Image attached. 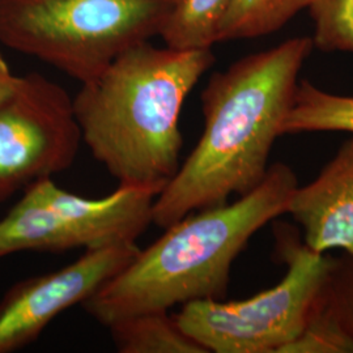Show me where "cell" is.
I'll return each mask as SVG.
<instances>
[{
	"label": "cell",
	"instance_id": "cell-1",
	"mask_svg": "<svg viewBox=\"0 0 353 353\" xmlns=\"http://www.w3.org/2000/svg\"><path fill=\"white\" fill-rule=\"evenodd\" d=\"M313 48L312 38H292L210 77L202 92V135L154 199L152 224L165 229L232 195H245L263 181Z\"/></svg>",
	"mask_w": 353,
	"mask_h": 353
},
{
	"label": "cell",
	"instance_id": "cell-2",
	"mask_svg": "<svg viewBox=\"0 0 353 353\" xmlns=\"http://www.w3.org/2000/svg\"><path fill=\"white\" fill-rule=\"evenodd\" d=\"M214 63L211 49L143 42L119 55L74 97L81 138L118 186L164 190L181 163L179 115Z\"/></svg>",
	"mask_w": 353,
	"mask_h": 353
},
{
	"label": "cell",
	"instance_id": "cell-3",
	"mask_svg": "<svg viewBox=\"0 0 353 353\" xmlns=\"http://www.w3.org/2000/svg\"><path fill=\"white\" fill-rule=\"evenodd\" d=\"M297 186L288 165L270 166L263 181L236 202L191 212L165 228L81 306L108 327L134 314L224 300L234 259L259 229L287 214Z\"/></svg>",
	"mask_w": 353,
	"mask_h": 353
},
{
	"label": "cell",
	"instance_id": "cell-4",
	"mask_svg": "<svg viewBox=\"0 0 353 353\" xmlns=\"http://www.w3.org/2000/svg\"><path fill=\"white\" fill-rule=\"evenodd\" d=\"M176 0H0V42L80 84L160 36Z\"/></svg>",
	"mask_w": 353,
	"mask_h": 353
},
{
	"label": "cell",
	"instance_id": "cell-5",
	"mask_svg": "<svg viewBox=\"0 0 353 353\" xmlns=\"http://www.w3.org/2000/svg\"><path fill=\"white\" fill-rule=\"evenodd\" d=\"M287 274L270 290L240 301L181 305L178 326L207 352L281 353L306 326L322 299L334 259L278 234Z\"/></svg>",
	"mask_w": 353,
	"mask_h": 353
},
{
	"label": "cell",
	"instance_id": "cell-6",
	"mask_svg": "<svg viewBox=\"0 0 353 353\" xmlns=\"http://www.w3.org/2000/svg\"><path fill=\"white\" fill-rule=\"evenodd\" d=\"M161 191L118 186L105 198L88 199L61 189L51 178L37 181L0 220V258L137 242L152 224L153 203Z\"/></svg>",
	"mask_w": 353,
	"mask_h": 353
},
{
	"label": "cell",
	"instance_id": "cell-7",
	"mask_svg": "<svg viewBox=\"0 0 353 353\" xmlns=\"http://www.w3.org/2000/svg\"><path fill=\"white\" fill-rule=\"evenodd\" d=\"M81 141L65 89L38 72L19 76L11 97L0 105V203L70 169Z\"/></svg>",
	"mask_w": 353,
	"mask_h": 353
},
{
	"label": "cell",
	"instance_id": "cell-8",
	"mask_svg": "<svg viewBox=\"0 0 353 353\" xmlns=\"http://www.w3.org/2000/svg\"><path fill=\"white\" fill-rule=\"evenodd\" d=\"M137 242L89 249L75 262L14 284L0 301V353L21 350L64 310L84 303L138 255Z\"/></svg>",
	"mask_w": 353,
	"mask_h": 353
},
{
	"label": "cell",
	"instance_id": "cell-9",
	"mask_svg": "<svg viewBox=\"0 0 353 353\" xmlns=\"http://www.w3.org/2000/svg\"><path fill=\"white\" fill-rule=\"evenodd\" d=\"M287 214L301 224L310 250L341 249L353 255V139L341 145L313 182L297 186Z\"/></svg>",
	"mask_w": 353,
	"mask_h": 353
},
{
	"label": "cell",
	"instance_id": "cell-10",
	"mask_svg": "<svg viewBox=\"0 0 353 353\" xmlns=\"http://www.w3.org/2000/svg\"><path fill=\"white\" fill-rule=\"evenodd\" d=\"M108 330L121 353H207L182 331L169 310L126 316L110 323Z\"/></svg>",
	"mask_w": 353,
	"mask_h": 353
},
{
	"label": "cell",
	"instance_id": "cell-11",
	"mask_svg": "<svg viewBox=\"0 0 353 353\" xmlns=\"http://www.w3.org/2000/svg\"><path fill=\"white\" fill-rule=\"evenodd\" d=\"M314 131L353 134V97L328 93L303 80L296 89L293 106L283 122L281 134Z\"/></svg>",
	"mask_w": 353,
	"mask_h": 353
},
{
	"label": "cell",
	"instance_id": "cell-12",
	"mask_svg": "<svg viewBox=\"0 0 353 353\" xmlns=\"http://www.w3.org/2000/svg\"><path fill=\"white\" fill-rule=\"evenodd\" d=\"M310 0H232L217 28V42L272 34Z\"/></svg>",
	"mask_w": 353,
	"mask_h": 353
},
{
	"label": "cell",
	"instance_id": "cell-13",
	"mask_svg": "<svg viewBox=\"0 0 353 353\" xmlns=\"http://www.w3.org/2000/svg\"><path fill=\"white\" fill-rule=\"evenodd\" d=\"M232 0H176L160 33L165 46L178 50L211 49Z\"/></svg>",
	"mask_w": 353,
	"mask_h": 353
},
{
	"label": "cell",
	"instance_id": "cell-14",
	"mask_svg": "<svg viewBox=\"0 0 353 353\" xmlns=\"http://www.w3.org/2000/svg\"><path fill=\"white\" fill-rule=\"evenodd\" d=\"M281 353H353V336L326 299V290L301 334Z\"/></svg>",
	"mask_w": 353,
	"mask_h": 353
},
{
	"label": "cell",
	"instance_id": "cell-15",
	"mask_svg": "<svg viewBox=\"0 0 353 353\" xmlns=\"http://www.w3.org/2000/svg\"><path fill=\"white\" fill-rule=\"evenodd\" d=\"M307 10L316 23V48L353 52V0H310Z\"/></svg>",
	"mask_w": 353,
	"mask_h": 353
},
{
	"label": "cell",
	"instance_id": "cell-16",
	"mask_svg": "<svg viewBox=\"0 0 353 353\" xmlns=\"http://www.w3.org/2000/svg\"><path fill=\"white\" fill-rule=\"evenodd\" d=\"M326 299L353 336V255L334 259Z\"/></svg>",
	"mask_w": 353,
	"mask_h": 353
},
{
	"label": "cell",
	"instance_id": "cell-17",
	"mask_svg": "<svg viewBox=\"0 0 353 353\" xmlns=\"http://www.w3.org/2000/svg\"><path fill=\"white\" fill-rule=\"evenodd\" d=\"M19 83V76L13 75L7 61L0 52V105L11 97Z\"/></svg>",
	"mask_w": 353,
	"mask_h": 353
}]
</instances>
